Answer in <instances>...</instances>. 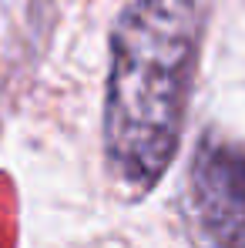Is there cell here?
Returning a JSON list of instances; mask_svg holds the SVG:
<instances>
[{"label": "cell", "instance_id": "7a4b0ae2", "mask_svg": "<svg viewBox=\"0 0 245 248\" xmlns=\"http://www.w3.org/2000/svg\"><path fill=\"white\" fill-rule=\"evenodd\" d=\"M192 208L215 248H245V151L208 138L192 161Z\"/></svg>", "mask_w": 245, "mask_h": 248}, {"label": "cell", "instance_id": "6da1fadb", "mask_svg": "<svg viewBox=\"0 0 245 248\" xmlns=\"http://www.w3.org/2000/svg\"><path fill=\"white\" fill-rule=\"evenodd\" d=\"M198 44L195 0H134L111 37L104 151L128 188L151 191L175 161Z\"/></svg>", "mask_w": 245, "mask_h": 248}]
</instances>
